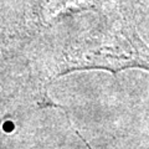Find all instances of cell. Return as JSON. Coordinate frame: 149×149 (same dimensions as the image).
<instances>
[{"label": "cell", "mask_w": 149, "mask_h": 149, "mask_svg": "<svg viewBox=\"0 0 149 149\" xmlns=\"http://www.w3.org/2000/svg\"><path fill=\"white\" fill-rule=\"evenodd\" d=\"M128 68L149 71V46L139 35L133 15L119 9L68 41L54 76L87 70L117 74Z\"/></svg>", "instance_id": "6da1fadb"}]
</instances>
